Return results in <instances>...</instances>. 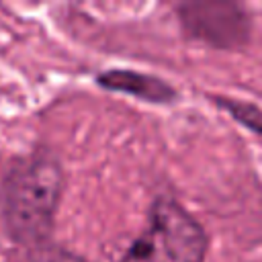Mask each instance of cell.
<instances>
[{
    "label": "cell",
    "mask_w": 262,
    "mask_h": 262,
    "mask_svg": "<svg viewBox=\"0 0 262 262\" xmlns=\"http://www.w3.org/2000/svg\"><path fill=\"white\" fill-rule=\"evenodd\" d=\"M98 84L111 90L127 92L133 96H139L143 100L151 102H170L174 100L176 92L162 80L137 72H125V70H111L98 76Z\"/></svg>",
    "instance_id": "cell-3"
},
{
    "label": "cell",
    "mask_w": 262,
    "mask_h": 262,
    "mask_svg": "<svg viewBox=\"0 0 262 262\" xmlns=\"http://www.w3.org/2000/svg\"><path fill=\"white\" fill-rule=\"evenodd\" d=\"M61 184V168L49 154H35L10 170L4 184V213L14 239L41 244L49 235Z\"/></svg>",
    "instance_id": "cell-1"
},
{
    "label": "cell",
    "mask_w": 262,
    "mask_h": 262,
    "mask_svg": "<svg viewBox=\"0 0 262 262\" xmlns=\"http://www.w3.org/2000/svg\"><path fill=\"white\" fill-rule=\"evenodd\" d=\"M31 262H84V260L59 248H37L31 256Z\"/></svg>",
    "instance_id": "cell-5"
},
{
    "label": "cell",
    "mask_w": 262,
    "mask_h": 262,
    "mask_svg": "<svg viewBox=\"0 0 262 262\" xmlns=\"http://www.w3.org/2000/svg\"><path fill=\"white\" fill-rule=\"evenodd\" d=\"M219 104L223 108H227L239 123H244L246 127L254 129L256 133H262V111H258L252 104L235 102V100H219Z\"/></svg>",
    "instance_id": "cell-4"
},
{
    "label": "cell",
    "mask_w": 262,
    "mask_h": 262,
    "mask_svg": "<svg viewBox=\"0 0 262 262\" xmlns=\"http://www.w3.org/2000/svg\"><path fill=\"white\" fill-rule=\"evenodd\" d=\"M207 235L174 201L160 199L151 207L149 227L133 242L121 262H203Z\"/></svg>",
    "instance_id": "cell-2"
}]
</instances>
